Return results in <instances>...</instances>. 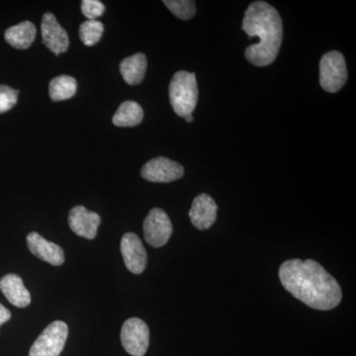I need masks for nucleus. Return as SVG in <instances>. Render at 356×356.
Returning <instances> with one entry per match:
<instances>
[{"instance_id": "nucleus-22", "label": "nucleus", "mask_w": 356, "mask_h": 356, "mask_svg": "<svg viewBox=\"0 0 356 356\" xmlns=\"http://www.w3.org/2000/svg\"><path fill=\"white\" fill-rule=\"evenodd\" d=\"M81 13L88 20H95L105 13V6L98 0H83L81 2Z\"/></svg>"}, {"instance_id": "nucleus-24", "label": "nucleus", "mask_w": 356, "mask_h": 356, "mask_svg": "<svg viewBox=\"0 0 356 356\" xmlns=\"http://www.w3.org/2000/svg\"><path fill=\"white\" fill-rule=\"evenodd\" d=\"M185 121L187 122V123H191L192 121H193V116L191 115H187V116L184 117Z\"/></svg>"}, {"instance_id": "nucleus-16", "label": "nucleus", "mask_w": 356, "mask_h": 356, "mask_svg": "<svg viewBox=\"0 0 356 356\" xmlns=\"http://www.w3.org/2000/svg\"><path fill=\"white\" fill-rule=\"evenodd\" d=\"M36 26L30 21H24L18 25L13 26L6 30V40L7 43L18 50H25L31 46L36 38Z\"/></svg>"}, {"instance_id": "nucleus-23", "label": "nucleus", "mask_w": 356, "mask_h": 356, "mask_svg": "<svg viewBox=\"0 0 356 356\" xmlns=\"http://www.w3.org/2000/svg\"><path fill=\"white\" fill-rule=\"evenodd\" d=\"M11 318V313L8 309L0 304V325L6 324Z\"/></svg>"}, {"instance_id": "nucleus-19", "label": "nucleus", "mask_w": 356, "mask_h": 356, "mask_svg": "<svg viewBox=\"0 0 356 356\" xmlns=\"http://www.w3.org/2000/svg\"><path fill=\"white\" fill-rule=\"evenodd\" d=\"M104 25L100 21L86 20L79 27V38L86 46H93L102 39Z\"/></svg>"}, {"instance_id": "nucleus-11", "label": "nucleus", "mask_w": 356, "mask_h": 356, "mask_svg": "<svg viewBox=\"0 0 356 356\" xmlns=\"http://www.w3.org/2000/svg\"><path fill=\"white\" fill-rule=\"evenodd\" d=\"M102 218L97 213L88 211L84 206H76L70 211V228L76 235L93 240L97 235Z\"/></svg>"}, {"instance_id": "nucleus-10", "label": "nucleus", "mask_w": 356, "mask_h": 356, "mask_svg": "<svg viewBox=\"0 0 356 356\" xmlns=\"http://www.w3.org/2000/svg\"><path fill=\"white\" fill-rule=\"evenodd\" d=\"M41 32L43 43L56 56L65 53L69 49L70 40L67 33L58 22L54 14L51 13L44 14L41 23Z\"/></svg>"}, {"instance_id": "nucleus-2", "label": "nucleus", "mask_w": 356, "mask_h": 356, "mask_svg": "<svg viewBox=\"0 0 356 356\" xmlns=\"http://www.w3.org/2000/svg\"><path fill=\"white\" fill-rule=\"evenodd\" d=\"M243 30L248 37L259 40L245 50L248 62L255 67L273 64L282 43V20L277 10L267 2H252L245 11Z\"/></svg>"}, {"instance_id": "nucleus-7", "label": "nucleus", "mask_w": 356, "mask_h": 356, "mask_svg": "<svg viewBox=\"0 0 356 356\" xmlns=\"http://www.w3.org/2000/svg\"><path fill=\"white\" fill-rule=\"evenodd\" d=\"M144 236L146 242L154 248H161L170 240L172 224L165 211L154 208L144 221Z\"/></svg>"}, {"instance_id": "nucleus-13", "label": "nucleus", "mask_w": 356, "mask_h": 356, "mask_svg": "<svg viewBox=\"0 0 356 356\" xmlns=\"http://www.w3.org/2000/svg\"><path fill=\"white\" fill-rule=\"evenodd\" d=\"M218 206L208 194H200L192 202L189 218L192 225L198 229H207L216 221Z\"/></svg>"}, {"instance_id": "nucleus-15", "label": "nucleus", "mask_w": 356, "mask_h": 356, "mask_svg": "<svg viewBox=\"0 0 356 356\" xmlns=\"http://www.w3.org/2000/svg\"><path fill=\"white\" fill-rule=\"evenodd\" d=\"M147 58L144 54L139 53L122 60L120 72L124 81L129 86H137L144 81L147 72Z\"/></svg>"}, {"instance_id": "nucleus-8", "label": "nucleus", "mask_w": 356, "mask_h": 356, "mask_svg": "<svg viewBox=\"0 0 356 356\" xmlns=\"http://www.w3.org/2000/svg\"><path fill=\"white\" fill-rule=\"evenodd\" d=\"M184 166L165 156H158L151 159L143 166L140 170L143 178L147 181L158 182V184L175 181L184 177Z\"/></svg>"}, {"instance_id": "nucleus-14", "label": "nucleus", "mask_w": 356, "mask_h": 356, "mask_svg": "<svg viewBox=\"0 0 356 356\" xmlns=\"http://www.w3.org/2000/svg\"><path fill=\"white\" fill-rule=\"evenodd\" d=\"M0 290L9 303L18 308H25L31 303V294L24 286L22 278L17 274L10 273L0 280Z\"/></svg>"}, {"instance_id": "nucleus-12", "label": "nucleus", "mask_w": 356, "mask_h": 356, "mask_svg": "<svg viewBox=\"0 0 356 356\" xmlns=\"http://www.w3.org/2000/svg\"><path fill=\"white\" fill-rule=\"evenodd\" d=\"M27 245L35 257L51 266H62L65 261L64 250L56 243L49 242L36 232L27 236Z\"/></svg>"}, {"instance_id": "nucleus-20", "label": "nucleus", "mask_w": 356, "mask_h": 356, "mask_svg": "<svg viewBox=\"0 0 356 356\" xmlns=\"http://www.w3.org/2000/svg\"><path fill=\"white\" fill-rule=\"evenodd\" d=\"M163 3L179 19L191 20L195 15V2L191 0H165Z\"/></svg>"}, {"instance_id": "nucleus-17", "label": "nucleus", "mask_w": 356, "mask_h": 356, "mask_svg": "<svg viewBox=\"0 0 356 356\" xmlns=\"http://www.w3.org/2000/svg\"><path fill=\"white\" fill-rule=\"evenodd\" d=\"M143 118H144V111L139 103L125 102L119 106L112 121L117 127H134L139 125Z\"/></svg>"}, {"instance_id": "nucleus-9", "label": "nucleus", "mask_w": 356, "mask_h": 356, "mask_svg": "<svg viewBox=\"0 0 356 356\" xmlns=\"http://www.w3.org/2000/svg\"><path fill=\"white\" fill-rule=\"evenodd\" d=\"M121 254L129 271L134 274L144 273L147 255L139 236L134 233L125 234L121 240Z\"/></svg>"}, {"instance_id": "nucleus-21", "label": "nucleus", "mask_w": 356, "mask_h": 356, "mask_svg": "<svg viewBox=\"0 0 356 356\" xmlns=\"http://www.w3.org/2000/svg\"><path fill=\"white\" fill-rule=\"evenodd\" d=\"M18 93L19 91L16 89L0 84V114L13 108L17 103Z\"/></svg>"}, {"instance_id": "nucleus-18", "label": "nucleus", "mask_w": 356, "mask_h": 356, "mask_svg": "<svg viewBox=\"0 0 356 356\" xmlns=\"http://www.w3.org/2000/svg\"><path fill=\"white\" fill-rule=\"evenodd\" d=\"M77 81L70 76H60L51 79L49 95L53 102H63L74 97L76 93Z\"/></svg>"}, {"instance_id": "nucleus-5", "label": "nucleus", "mask_w": 356, "mask_h": 356, "mask_svg": "<svg viewBox=\"0 0 356 356\" xmlns=\"http://www.w3.org/2000/svg\"><path fill=\"white\" fill-rule=\"evenodd\" d=\"M69 327L62 321L49 325L33 343L29 356H58L64 350Z\"/></svg>"}, {"instance_id": "nucleus-1", "label": "nucleus", "mask_w": 356, "mask_h": 356, "mask_svg": "<svg viewBox=\"0 0 356 356\" xmlns=\"http://www.w3.org/2000/svg\"><path fill=\"white\" fill-rule=\"evenodd\" d=\"M280 278L281 284L292 296L315 310H332L343 298L337 281L313 259H295L283 262Z\"/></svg>"}, {"instance_id": "nucleus-6", "label": "nucleus", "mask_w": 356, "mask_h": 356, "mask_svg": "<svg viewBox=\"0 0 356 356\" xmlns=\"http://www.w3.org/2000/svg\"><path fill=\"white\" fill-rule=\"evenodd\" d=\"M121 343L129 355H146L149 344V330L146 323L138 318H128L122 327Z\"/></svg>"}, {"instance_id": "nucleus-3", "label": "nucleus", "mask_w": 356, "mask_h": 356, "mask_svg": "<svg viewBox=\"0 0 356 356\" xmlns=\"http://www.w3.org/2000/svg\"><path fill=\"white\" fill-rule=\"evenodd\" d=\"M170 102L175 113L180 117L193 113L198 102V86L195 74L178 72L170 83Z\"/></svg>"}, {"instance_id": "nucleus-4", "label": "nucleus", "mask_w": 356, "mask_h": 356, "mask_svg": "<svg viewBox=\"0 0 356 356\" xmlns=\"http://www.w3.org/2000/svg\"><path fill=\"white\" fill-rule=\"evenodd\" d=\"M348 79L346 60L343 54L332 51L325 54L320 62V84L327 92H337Z\"/></svg>"}]
</instances>
